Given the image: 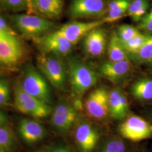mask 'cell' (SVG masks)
<instances>
[{"label": "cell", "mask_w": 152, "mask_h": 152, "mask_svg": "<svg viewBox=\"0 0 152 152\" xmlns=\"http://www.w3.org/2000/svg\"><path fill=\"white\" fill-rule=\"evenodd\" d=\"M121 135L127 140L137 142L152 137V124L137 115L128 117L118 127Z\"/></svg>", "instance_id": "cell-6"}, {"label": "cell", "mask_w": 152, "mask_h": 152, "mask_svg": "<svg viewBox=\"0 0 152 152\" xmlns=\"http://www.w3.org/2000/svg\"><path fill=\"white\" fill-rule=\"evenodd\" d=\"M15 145V138L10 129L0 127V150L10 151Z\"/></svg>", "instance_id": "cell-24"}, {"label": "cell", "mask_w": 152, "mask_h": 152, "mask_svg": "<svg viewBox=\"0 0 152 152\" xmlns=\"http://www.w3.org/2000/svg\"><path fill=\"white\" fill-rule=\"evenodd\" d=\"M132 61L137 64H149L152 59V33L148 35L147 39L140 50L135 54L130 55Z\"/></svg>", "instance_id": "cell-21"}, {"label": "cell", "mask_w": 152, "mask_h": 152, "mask_svg": "<svg viewBox=\"0 0 152 152\" xmlns=\"http://www.w3.org/2000/svg\"><path fill=\"white\" fill-rule=\"evenodd\" d=\"M87 114L95 120H103L109 114V92L104 87H98L89 94L85 101Z\"/></svg>", "instance_id": "cell-9"}, {"label": "cell", "mask_w": 152, "mask_h": 152, "mask_svg": "<svg viewBox=\"0 0 152 152\" xmlns=\"http://www.w3.org/2000/svg\"><path fill=\"white\" fill-rule=\"evenodd\" d=\"M129 104L127 98L125 95V92L122 90L120 96V113L121 120L124 118L129 112Z\"/></svg>", "instance_id": "cell-30"}, {"label": "cell", "mask_w": 152, "mask_h": 152, "mask_svg": "<svg viewBox=\"0 0 152 152\" xmlns=\"http://www.w3.org/2000/svg\"><path fill=\"white\" fill-rule=\"evenodd\" d=\"M39 44L43 53L53 54L61 58L69 54L73 46V45L56 32L42 37Z\"/></svg>", "instance_id": "cell-13"}, {"label": "cell", "mask_w": 152, "mask_h": 152, "mask_svg": "<svg viewBox=\"0 0 152 152\" xmlns=\"http://www.w3.org/2000/svg\"><path fill=\"white\" fill-rule=\"evenodd\" d=\"M0 152H10V151H1L0 150Z\"/></svg>", "instance_id": "cell-36"}, {"label": "cell", "mask_w": 152, "mask_h": 152, "mask_svg": "<svg viewBox=\"0 0 152 152\" xmlns=\"http://www.w3.org/2000/svg\"><path fill=\"white\" fill-rule=\"evenodd\" d=\"M149 65H151V66H152V60H151V61H150V62H149Z\"/></svg>", "instance_id": "cell-37"}, {"label": "cell", "mask_w": 152, "mask_h": 152, "mask_svg": "<svg viewBox=\"0 0 152 152\" xmlns=\"http://www.w3.org/2000/svg\"><path fill=\"white\" fill-rule=\"evenodd\" d=\"M24 50L16 36L0 32V64L13 66L19 63Z\"/></svg>", "instance_id": "cell-7"}, {"label": "cell", "mask_w": 152, "mask_h": 152, "mask_svg": "<svg viewBox=\"0 0 152 152\" xmlns=\"http://www.w3.org/2000/svg\"></svg>", "instance_id": "cell-39"}, {"label": "cell", "mask_w": 152, "mask_h": 152, "mask_svg": "<svg viewBox=\"0 0 152 152\" xmlns=\"http://www.w3.org/2000/svg\"><path fill=\"white\" fill-rule=\"evenodd\" d=\"M14 105L20 113L38 119L47 117L52 112L48 104L25 91L19 82L16 83L14 87Z\"/></svg>", "instance_id": "cell-4"}, {"label": "cell", "mask_w": 152, "mask_h": 152, "mask_svg": "<svg viewBox=\"0 0 152 152\" xmlns=\"http://www.w3.org/2000/svg\"><path fill=\"white\" fill-rule=\"evenodd\" d=\"M117 33L121 41L125 42L135 37L140 33L136 28L130 25L124 24L119 27Z\"/></svg>", "instance_id": "cell-26"}, {"label": "cell", "mask_w": 152, "mask_h": 152, "mask_svg": "<svg viewBox=\"0 0 152 152\" xmlns=\"http://www.w3.org/2000/svg\"><path fill=\"white\" fill-rule=\"evenodd\" d=\"M104 23L103 20L92 22H72L63 25L56 31L73 45L83 38L88 33Z\"/></svg>", "instance_id": "cell-11"}, {"label": "cell", "mask_w": 152, "mask_h": 152, "mask_svg": "<svg viewBox=\"0 0 152 152\" xmlns=\"http://www.w3.org/2000/svg\"><path fill=\"white\" fill-rule=\"evenodd\" d=\"M139 27L141 30L152 33V9L142 17L139 24Z\"/></svg>", "instance_id": "cell-29"}, {"label": "cell", "mask_w": 152, "mask_h": 152, "mask_svg": "<svg viewBox=\"0 0 152 152\" xmlns=\"http://www.w3.org/2000/svg\"><path fill=\"white\" fill-rule=\"evenodd\" d=\"M11 19L16 29L30 38H38L54 26V23L49 19L33 14H15Z\"/></svg>", "instance_id": "cell-3"}, {"label": "cell", "mask_w": 152, "mask_h": 152, "mask_svg": "<svg viewBox=\"0 0 152 152\" xmlns=\"http://www.w3.org/2000/svg\"><path fill=\"white\" fill-rule=\"evenodd\" d=\"M19 83L31 96L48 104L51 103V94L49 85L44 77L32 65L25 68Z\"/></svg>", "instance_id": "cell-5"}, {"label": "cell", "mask_w": 152, "mask_h": 152, "mask_svg": "<svg viewBox=\"0 0 152 152\" xmlns=\"http://www.w3.org/2000/svg\"><path fill=\"white\" fill-rule=\"evenodd\" d=\"M38 69L51 84L58 89L65 86L68 68L60 56L42 53L37 57Z\"/></svg>", "instance_id": "cell-2"}, {"label": "cell", "mask_w": 152, "mask_h": 152, "mask_svg": "<svg viewBox=\"0 0 152 152\" xmlns=\"http://www.w3.org/2000/svg\"><path fill=\"white\" fill-rule=\"evenodd\" d=\"M147 36L148 35H144L140 33L129 41L125 42L121 41L129 56L136 54L140 50L147 39Z\"/></svg>", "instance_id": "cell-23"}, {"label": "cell", "mask_w": 152, "mask_h": 152, "mask_svg": "<svg viewBox=\"0 0 152 152\" xmlns=\"http://www.w3.org/2000/svg\"><path fill=\"white\" fill-rule=\"evenodd\" d=\"M107 5L105 0H73L69 14L75 19H95L106 14Z\"/></svg>", "instance_id": "cell-8"}, {"label": "cell", "mask_w": 152, "mask_h": 152, "mask_svg": "<svg viewBox=\"0 0 152 152\" xmlns=\"http://www.w3.org/2000/svg\"><path fill=\"white\" fill-rule=\"evenodd\" d=\"M75 138L82 152H91L98 144L99 134L91 124L83 122L77 127Z\"/></svg>", "instance_id": "cell-14"}, {"label": "cell", "mask_w": 152, "mask_h": 152, "mask_svg": "<svg viewBox=\"0 0 152 152\" xmlns=\"http://www.w3.org/2000/svg\"><path fill=\"white\" fill-rule=\"evenodd\" d=\"M131 94L137 100L147 102L152 100V78H143L134 82L130 88Z\"/></svg>", "instance_id": "cell-18"}, {"label": "cell", "mask_w": 152, "mask_h": 152, "mask_svg": "<svg viewBox=\"0 0 152 152\" xmlns=\"http://www.w3.org/2000/svg\"><path fill=\"white\" fill-rule=\"evenodd\" d=\"M18 132L23 141L33 144L44 139L46 131L44 126L35 120L23 118L18 125Z\"/></svg>", "instance_id": "cell-17"}, {"label": "cell", "mask_w": 152, "mask_h": 152, "mask_svg": "<svg viewBox=\"0 0 152 152\" xmlns=\"http://www.w3.org/2000/svg\"><path fill=\"white\" fill-rule=\"evenodd\" d=\"M147 2H148V0H134L129 4L127 12V15L131 17Z\"/></svg>", "instance_id": "cell-31"}, {"label": "cell", "mask_w": 152, "mask_h": 152, "mask_svg": "<svg viewBox=\"0 0 152 152\" xmlns=\"http://www.w3.org/2000/svg\"><path fill=\"white\" fill-rule=\"evenodd\" d=\"M4 5L12 11H28V0H2Z\"/></svg>", "instance_id": "cell-27"}, {"label": "cell", "mask_w": 152, "mask_h": 152, "mask_svg": "<svg viewBox=\"0 0 152 152\" xmlns=\"http://www.w3.org/2000/svg\"><path fill=\"white\" fill-rule=\"evenodd\" d=\"M10 88L5 79H0V105H5L10 100Z\"/></svg>", "instance_id": "cell-28"}, {"label": "cell", "mask_w": 152, "mask_h": 152, "mask_svg": "<svg viewBox=\"0 0 152 152\" xmlns=\"http://www.w3.org/2000/svg\"><path fill=\"white\" fill-rule=\"evenodd\" d=\"M150 117H151V120L152 121V112L151 113V114H150Z\"/></svg>", "instance_id": "cell-38"}, {"label": "cell", "mask_w": 152, "mask_h": 152, "mask_svg": "<svg viewBox=\"0 0 152 152\" xmlns=\"http://www.w3.org/2000/svg\"><path fill=\"white\" fill-rule=\"evenodd\" d=\"M62 10V0H28V14L55 19L60 16Z\"/></svg>", "instance_id": "cell-16"}, {"label": "cell", "mask_w": 152, "mask_h": 152, "mask_svg": "<svg viewBox=\"0 0 152 152\" xmlns=\"http://www.w3.org/2000/svg\"><path fill=\"white\" fill-rule=\"evenodd\" d=\"M51 152H71L68 149L63 147H59L55 148L52 150Z\"/></svg>", "instance_id": "cell-35"}, {"label": "cell", "mask_w": 152, "mask_h": 152, "mask_svg": "<svg viewBox=\"0 0 152 152\" xmlns=\"http://www.w3.org/2000/svg\"><path fill=\"white\" fill-rule=\"evenodd\" d=\"M126 145L122 140L114 137L105 142L100 152H125Z\"/></svg>", "instance_id": "cell-25"}, {"label": "cell", "mask_w": 152, "mask_h": 152, "mask_svg": "<svg viewBox=\"0 0 152 152\" xmlns=\"http://www.w3.org/2000/svg\"><path fill=\"white\" fill-rule=\"evenodd\" d=\"M8 121V118L5 114L0 111V127L6 126Z\"/></svg>", "instance_id": "cell-34"}, {"label": "cell", "mask_w": 152, "mask_h": 152, "mask_svg": "<svg viewBox=\"0 0 152 152\" xmlns=\"http://www.w3.org/2000/svg\"><path fill=\"white\" fill-rule=\"evenodd\" d=\"M68 65L71 88L76 96H81L98 82L96 72L84 61L71 58Z\"/></svg>", "instance_id": "cell-1"}, {"label": "cell", "mask_w": 152, "mask_h": 152, "mask_svg": "<svg viewBox=\"0 0 152 152\" xmlns=\"http://www.w3.org/2000/svg\"><path fill=\"white\" fill-rule=\"evenodd\" d=\"M148 8H149V2H147L145 4L142 6L141 8L138 11H136V12L131 18L135 22L140 21L142 17L147 14Z\"/></svg>", "instance_id": "cell-32"}, {"label": "cell", "mask_w": 152, "mask_h": 152, "mask_svg": "<svg viewBox=\"0 0 152 152\" xmlns=\"http://www.w3.org/2000/svg\"><path fill=\"white\" fill-rule=\"evenodd\" d=\"M130 59L121 61H108L100 66V73L104 78L114 83L122 81L130 75L132 69Z\"/></svg>", "instance_id": "cell-15"}, {"label": "cell", "mask_w": 152, "mask_h": 152, "mask_svg": "<svg viewBox=\"0 0 152 152\" xmlns=\"http://www.w3.org/2000/svg\"><path fill=\"white\" fill-rule=\"evenodd\" d=\"M77 118V110L75 106L61 102L56 106L52 113L51 124L59 132L66 134L75 125Z\"/></svg>", "instance_id": "cell-10"}, {"label": "cell", "mask_w": 152, "mask_h": 152, "mask_svg": "<svg viewBox=\"0 0 152 152\" xmlns=\"http://www.w3.org/2000/svg\"><path fill=\"white\" fill-rule=\"evenodd\" d=\"M0 32L9 33L14 36H16V33L8 24L5 19L0 15Z\"/></svg>", "instance_id": "cell-33"}, {"label": "cell", "mask_w": 152, "mask_h": 152, "mask_svg": "<svg viewBox=\"0 0 152 152\" xmlns=\"http://www.w3.org/2000/svg\"><path fill=\"white\" fill-rule=\"evenodd\" d=\"M129 4L128 0H112L107 6L106 16L103 21L104 23H111L121 19L127 13Z\"/></svg>", "instance_id": "cell-19"}, {"label": "cell", "mask_w": 152, "mask_h": 152, "mask_svg": "<svg viewBox=\"0 0 152 152\" xmlns=\"http://www.w3.org/2000/svg\"><path fill=\"white\" fill-rule=\"evenodd\" d=\"M83 38V50L87 55L97 58L104 54L107 48V35L103 29L95 28Z\"/></svg>", "instance_id": "cell-12"}, {"label": "cell", "mask_w": 152, "mask_h": 152, "mask_svg": "<svg viewBox=\"0 0 152 152\" xmlns=\"http://www.w3.org/2000/svg\"><path fill=\"white\" fill-rule=\"evenodd\" d=\"M122 90L119 88L112 89L109 92V109L110 116L121 120L120 113V96Z\"/></svg>", "instance_id": "cell-22"}, {"label": "cell", "mask_w": 152, "mask_h": 152, "mask_svg": "<svg viewBox=\"0 0 152 152\" xmlns=\"http://www.w3.org/2000/svg\"><path fill=\"white\" fill-rule=\"evenodd\" d=\"M108 55L109 60L112 61L129 59L127 53L115 32L112 34L109 39L108 46Z\"/></svg>", "instance_id": "cell-20"}]
</instances>
